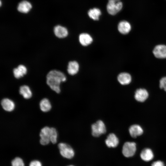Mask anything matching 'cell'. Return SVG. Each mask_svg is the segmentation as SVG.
Here are the masks:
<instances>
[{
	"label": "cell",
	"instance_id": "6da1fadb",
	"mask_svg": "<svg viewBox=\"0 0 166 166\" xmlns=\"http://www.w3.org/2000/svg\"><path fill=\"white\" fill-rule=\"evenodd\" d=\"M65 74L61 72L56 70L50 71L46 76V83L53 90L57 93L61 91L60 85L61 82L66 81Z\"/></svg>",
	"mask_w": 166,
	"mask_h": 166
},
{
	"label": "cell",
	"instance_id": "7a4b0ae2",
	"mask_svg": "<svg viewBox=\"0 0 166 166\" xmlns=\"http://www.w3.org/2000/svg\"><path fill=\"white\" fill-rule=\"evenodd\" d=\"M123 7L121 0H109L107 6L108 13L112 15H114L119 12Z\"/></svg>",
	"mask_w": 166,
	"mask_h": 166
},
{
	"label": "cell",
	"instance_id": "3957f363",
	"mask_svg": "<svg viewBox=\"0 0 166 166\" xmlns=\"http://www.w3.org/2000/svg\"><path fill=\"white\" fill-rule=\"evenodd\" d=\"M92 134L94 137H97L106 132V128L104 122L98 120L91 125Z\"/></svg>",
	"mask_w": 166,
	"mask_h": 166
},
{
	"label": "cell",
	"instance_id": "277c9868",
	"mask_svg": "<svg viewBox=\"0 0 166 166\" xmlns=\"http://www.w3.org/2000/svg\"><path fill=\"white\" fill-rule=\"evenodd\" d=\"M58 147L61 155L63 157L70 159L74 156V151L69 144L65 143H61L58 144Z\"/></svg>",
	"mask_w": 166,
	"mask_h": 166
},
{
	"label": "cell",
	"instance_id": "5b68a950",
	"mask_svg": "<svg viewBox=\"0 0 166 166\" xmlns=\"http://www.w3.org/2000/svg\"><path fill=\"white\" fill-rule=\"evenodd\" d=\"M136 150V144L133 142H127L124 144L122 149L123 155L127 157L132 156Z\"/></svg>",
	"mask_w": 166,
	"mask_h": 166
},
{
	"label": "cell",
	"instance_id": "8992f818",
	"mask_svg": "<svg viewBox=\"0 0 166 166\" xmlns=\"http://www.w3.org/2000/svg\"><path fill=\"white\" fill-rule=\"evenodd\" d=\"M51 132V128L47 126L41 129L40 133L41 138L40 142L41 144L46 145L49 143Z\"/></svg>",
	"mask_w": 166,
	"mask_h": 166
},
{
	"label": "cell",
	"instance_id": "52a82bcc",
	"mask_svg": "<svg viewBox=\"0 0 166 166\" xmlns=\"http://www.w3.org/2000/svg\"><path fill=\"white\" fill-rule=\"evenodd\" d=\"M153 53L154 56L157 58H166V45H157L154 48Z\"/></svg>",
	"mask_w": 166,
	"mask_h": 166
},
{
	"label": "cell",
	"instance_id": "ba28073f",
	"mask_svg": "<svg viewBox=\"0 0 166 166\" xmlns=\"http://www.w3.org/2000/svg\"><path fill=\"white\" fill-rule=\"evenodd\" d=\"M148 97L147 91L144 89L140 88L135 91L134 95L135 99L140 102L144 101Z\"/></svg>",
	"mask_w": 166,
	"mask_h": 166
},
{
	"label": "cell",
	"instance_id": "9c48e42d",
	"mask_svg": "<svg viewBox=\"0 0 166 166\" xmlns=\"http://www.w3.org/2000/svg\"><path fill=\"white\" fill-rule=\"evenodd\" d=\"M53 32L56 36L60 38H65L68 34V30L66 28L59 25L54 27Z\"/></svg>",
	"mask_w": 166,
	"mask_h": 166
},
{
	"label": "cell",
	"instance_id": "30bf717a",
	"mask_svg": "<svg viewBox=\"0 0 166 166\" xmlns=\"http://www.w3.org/2000/svg\"><path fill=\"white\" fill-rule=\"evenodd\" d=\"M119 140L116 135L113 133L109 134L105 140L106 145L109 148H115L118 144Z\"/></svg>",
	"mask_w": 166,
	"mask_h": 166
},
{
	"label": "cell",
	"instance_id": "8fae6325",
	"mask_svg": "<svg viewBox=\"0 0 166 166\" xmlns=\"http://www.w3.org/2000/svg\"><path fill=\"white\" fill-rule=\"evenodd\" d=\"M32 7V4L30 2L26 0H23L19 3L17 10L20 13L26 14L30 12Z\"/></svg>",
	"mask_w": 166,
	"mask_h": 166
},
{
	"label": "cell",
	"instance_id": "7c38bea8",
	"mask_svg": "<svg viewBox=\"0 0 166 166\" xmlns=\"http://www.w3.org/2000/svg\"><path fill=\"white\" fill-rule=\"evenodd\" d=\"M131 26L130 23L126 21L120 22L118 26V29L119 31L121 34H126L130 31Z\"/></svg>",
	"mask_w": 166,
	"mask_h": 166
},
{
	"label": "cell",
	"instance_id": "4fadbf2b",
	"mask_svg": "<svg viewBox=\"0 0 166 166\" xmlns=\"http://www.w3.org/2000/svg\"><path fill=\"white\" fill-rule=\"evenodd\" d=\"M129 132L132 137L136 138L143 134V130L140 125L135 124L130 126L129 128Z\"/></svg>",
	"mask_w": 166,
	"mask_h": 166
},
{
	"label": "cell",
	"instance_id": "5bb4252c",
	"mask_svg": "<svg viewBox=\"0 0 166 166\" xmlns=\"http://www.w3.org/2000/svg\"><path fill=\"white\" fill-rule=\"evenodd\" d=\"M117 79L119 83L123 85L129 84L132 81L131 75L126 72H123L120 73L117 76Z\"/></svg>",
	"mask_w": 166,
	"mask_h": 166
},
{
	"label": "cell",
	"instance_id": "9a60e30c",
	"mask_svg": "<svg viewBox=\"0 0 166 166\" xmlns=\"http://www.w3.org/2000/svg\"><path fill=\"white\" fill-rule=\"evenodd\" d=\"M79 40L80 43L82 45L87 46L92 42L93 39L89 34L86 33H83L79 35Z\"/></svg>",
	"mask_w": 166,
	"mask_h": 166
},
{
	"label": "cell",
	"instance_id": "2e32d148",
	"mask_svg": "<svg viewBox=\"0 0 166 166\" xmlns=\"http://www.w3.org/2000/svg\"><path fill=\"white\" fill-rule=\"evenodd\" d=\"M1 105L3 109L8 112L13 111L15 106L14 102L10 99L7 98H4L2 100Z\"/></svg>",
	"mask_w": 166,
	"mask_h": 166
},
{
	"label": "cell",
	"instance_id": "e0dca14e",
	"mask_svg": "<svg viewBox=\"0 0 166 166\" xmlns=\"http://www.w3.org/2000/svg\"><path fill=\"white\" fill-rule=\"evenodd\" d=\"M79 69V65L78 63L76 61H71L68 63L67 71L69 74L73 75L78 72Z\"/></svg>",
	"mask_w": 166,
	"mask_h": 166
},
{
	"label": "cell",
	"instance_id": "ac0fdd59",
	"mask_svg": "<svg viewBox=\"0 0 166 166\" xmlns=\"http://www.w3.org/2000/svg\"><path fill=\"white\" fill-rule=\"evenodd\" d=\"M27 72L26 67L22 65H20L13 70V73L15 78L18 79L26 74Z\"/></svg>",
	"mask_w": 166,
	"mask_h": 166
},
{
	"label": "cell",
	"instance_id": "d6986e66",
	"mask_svg": "<svg viewBox=\"0 0 166 166\" xmlns=\"http://www.w3.org/2000/svg\"><path fill=\"white\" fill-rule=\"evenodd\" d=\"M140 156L143 160L146 161H149L153 158L154 155L152 151L150 149L146 148L141 151Z\"/></svg>",
	"mask_w": 166,
	"mask_h": 166
},
{
	"label": "cell",
	"instance_id": "ffe728a7",
	"mask_svg": "<svg viewBox=\"0 0 166 166\" xmlns=\"http://www.w3.org/2000/svg\"><path fill=\"white\" fill-rule=\"evenodd\" d=\"M19 92L20 94L25 99H29L32 96V93L30 88L26 85H23L20 86Z\"/></svg>",
	"mask_w": 166,
	"mask_h": 166
},
{
	"label": "cell",
	"instance_id": "44dd1931",
	"mask_svg": "<svg viewBox=\"0 0 166 166\" xmlns=\"http://www.w3.org/2000/svg\"><path fill=\"white\" fill-rule=\"evenodd\" d=\"M39 105L41 110L43 112H47L51 108V105L49 101L46 98L42 99L40 101Z\"/></svg>",
	"mask_w": 166,
	"mask_h": 166
},
{
	"label": "cell",
	"instance_id": "7402d4cb",
	"mask_svg": "<svg viewBox=\"0 0 166 166\" xmlns=\"http://www.w3.org/2000/svg\"><path fill=\"white\" fill-rule=\"evenodd\" d=\"M89 17L94 20H99V16L101 14V12L100 9L97 8L90 9L88 12Z\"/></svg>",
	"mask_w": 166,
	"mask_h": 166
},
{
	"label": "cell",
	"instance_id": "603a6c76",
	"mask_svg": "<svg viewBox=\"0 0 166 166\" xmlns=\"http://www.w3.org/2000/svg\"><path fill=\"white\" fill-rule=\"evenodd\" d=\"M51 132L50 138V141L53 144H55L57 141V134L56 129L54 128H51Z\"/></svg>",
	"mask_w": 166,
	"mask_h": 166
},
{
	"label": "cell",
	"instance_id": "cb8c5ba5",
	"mask_svg": "<svg viewBox=\"0 0 166 166\" xmlns=\"http://www.w3.org/2000/svg\"><path fill=\"white\" fill-rule=\"evenodd\" d=\"M11 165L12 166H24L23 160L18 157L15 158L12 161Z\"/></svg>",
	"mask_w": 166,
	"mask_h": 166
},
{
	"label": "cell",
	"instance_id": "d4e9b609",
	"mask_svg": "<svg viewBox=\"0 0 166 166\" xmlns=\"http://www.w3.org/2000/svg\"><path fill=\"white\" fill-rule=\"evenodd\" d=\"M160 87L166 92V77H162L160 80Z\"/></svg>",
	"mask_w": 166,
	"mask_h": 166
},
{
	"label": "cell",
	"instance_id": "484cf974",
	"mask_svg": "<svg viewBox=\"0 0 166 166\" xmlns=\"http://www.w3.org/2000/svg\"><path fill=\"white\" fill-rule=\"evenodd\" d=\"M29 166H42V164L39 161L34 160L31 162Z\"/></svg>",
	"mask_w": 166,
	"mask_h": 166
},
{
	"label": "cell",
	"instance_id": "4316f807",
	"mask_svg": "<svg viewBox=\"0 0 166 166\" xmlns=\"http://www.w3.org/2000/svg\"><path fill=\"white\" fill-rule=\"evenodd\" d=\"M152 166H164V165L163 162L158 160L153 162L152 164Z\"/></svg>",
	"mask_w": 166,
	"mask_h": 166
},
{
	"label": "cell",
	"instance_id": "83f0119b",
	"mask_svg": "<svg viewBox=\"0 0 166 166\" xmlns=\"http://www.w3.org/2000/svg\"><path fill=\"white\" fill-rule=\"evenodd\" d=\"M74 166L72 165H69V166Z\"/></svg>",
	"mask_w": 166,
	"mask_h": 166
}]
</instances>
